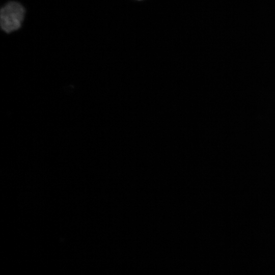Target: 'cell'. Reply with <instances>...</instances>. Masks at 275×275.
Listing matches in <instances>:
<instances>
[{"label": "cell", "instance_id": "obj_1", "mask_svg": "<svg viewBox=\"0 0 275 275\" xmlns=\"http://www.w3.org/2000/svg\"><path fill=\"white\" fill-rule=\"evenodd\" d=\"M25 14L24 7L16 2H10L3 7L0 12V23L2 29L10 33L19 29Z\"/></svg>", "mask_w": 275, "mask_h": 275}, {"label": "cell", "instance_id": "obj_2", "mask_svg": "<svg viewBox=\"0 0 275 275\" xmlns=\"http://www.w3.org/2000/svg\"><path fill=\"white\" fill-rule=\"evenodd\" d=\"M138 1H140V0H138Z\"/></svg>", "mask_w": 275, "mask_h": 275}]
</instances>
